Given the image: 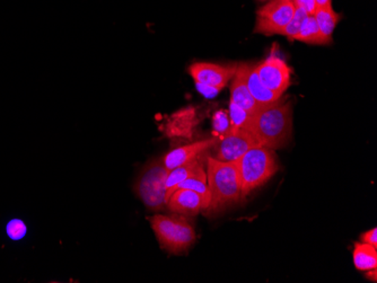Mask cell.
I'll list each match as a JSON object with an SVG mask.
<instances>
[{
  "instance_id": "1",
  "label": "cell",
  "mask_w": 377,
  "mask_h": 283,
  "mask_svg": "<svg viewBox=\"0 0 377 283\" xmlns=\"http://www.w3.org/2000/svg\"><path fill=\"white\" fill-rule=\"evenodd\" d=\"M244 130L252 133L260 146L272 151L288 145L292 137V105L287 100L265 105L251 115Z\"/></svg>"
},
{
  "instance_id": "2",
  "label": "cell",
  "mask_w": 377,
  "mask_h": 283,
  "mask_svg": "<svg viewBox=\"0 0 377 283\" xmlns=\"http://www.w3.org/2000/svg\"><path fill=\"white\" fill-rule=\"evenodd\" d=\"M207 183L210 193V204L206 210L207 213H219L242 200L235 160L221 162L214 157H208Z\"/></svg>"
},
{
  "instance_id": "3",
  "label": "cell",
  "mask_w": 377,
  "mask_h": 283,
  "mask_svg": "<svg viewBox=\"0 0 377 283\" xmlns=\"http://www.w3.org/2000/svg\"><path fill=\"white\" fill-rule=\"evenodd\" d=\"M239 175L241 198L267 183L278 171L277 158L270 148L257 146L251 148L235 160Z\"/></svg>"
},
{
  "instance_id": "4",
  "label": "cell",
  "mask_w": 377,
  "mask_h": 283,
  "mask_svg": "<svg viewBox=\"0 0 377 283\" xmlns=\"http://www.w3.org/2000/svg\"><path fill=\"white\" fill-rule=\"evenodd\" d=\"M151 224L159 244L170 253H184L195 243V229L182 215H155Z\"/></svg>"
},
{
  "instance_id": "5",
  "label": "cell",
  "mask_w": 377,
  "mask_h": 283,
  "mask_svg": "<svg viewBox=\"0 0 377 283\" xmlns=\"http://www.w3.org/2000/svg\"><path fill=\"white\" fill-rule=\"evenodd\" d=\"M168 171L162 158L154 160L144 169L137 182L136 192L146 207L159 210L166 204V178Z\"/></svg>"
},
{
  "instance_id": "6",
  "label": "cell",
  "mask_w": 377,
  "mask_h": 283,
  "mask_svg": "<svg viewBox=\"0 0 377 283\" xmlns=\"http://www.w3.org/2000/svg\"><path fill=\"white\" fill-rule=\"evenodd\" d=\"M292 0H272L257 12L254 33L263 36L281 34L294 16Z\"/></svg>"
},
{
  "instance_id": "7",
  "label": "cell",
  "mask_w": 377,
  "mask_h": 283,
  "mask_svg": "<svg viewBox=\"0 0 377 283\" xmlns=\"http://www.w3.org/2000/svg\"><path fill=\"white\" fill-rule=\"evenodd\" d=\"M256 71L261 83L280 98L290 86L292 70L286 62L274 54L256 66Z\"/></svg>"
},
{
  "instance_id": "8",
  "label": "cell",
  "mask_w": 377,
  "mask_h": 283,
  "mask_svg": "<svg viewBox=\"0 0 377 283\" xmlns=\"http://www.w3.org/2000/svg\"><path fill=\"white\" fill-rule=\"evenodd\" d=\"M260 146L256 137L248 130L228 131L219 137V142L214 146L216 151L215 160L221 162H234L246 153L251 148Z\"/></svg>"
},
{
  "instance_id": "9",
  "label": "cell",
  "mask_w": 377,
  "mask_h": 283,
  "mask_svg": "<svg viewBox=\"0 0 377 283\" xmlns=\"http://www.w3.org/2000/svg\"><path fill=\"white\" fill-rule=\"evenodd\" d=\"M236 69L237 65L221 66L210 62H197L188 68V72L197 85L206 86L221 92L232 80Z\"/></svg>"
},
{
  "instance_id": "10",
  "label": "cell",
  "mask_w": 377,
  "mask_h": 283,
  "mask_svg": "<svg viewBox=\"0 0 377 283\" xmlns=\"http://www.w3.org/2000/svg\"><path fill=\"white\" fill-rule=\"evenodd\" d=\"M217 142H219V137L215 136L214 138L205 139L200 142H192L188 145L172 149L162 158L164 166L168 171H172L179 166L199 160L201 153H206L208 149H212Z\"/></svg>"
},
{
  "instance_id": "11",
  "label": "cell",
  "mask_w": 377,
  "mask_h": 283,
  "mask_svg": "<svg viewBox=\"0 0 377 283\" xmlns=\"http://www.w3.org/2000/svg\"><path fill=\"white\" fill-rule=\"evenodd\" d=\"M230 102H233L235 105L244 109L245 112L250 115L256 114L260 109H263V105H260L253 96L249 92L246 84H245V69L244 63L237 65L235 75L232 78V86H230Z\"/></svg>"
},
{
  "instance_id": "12",
  "label": "cell",
  "mask_w": 377,
  "mask_h": 283,
  "mask_svg": "<svg viewBox=\"0 0 377 283\" xmlns=\"http://www.w3.org/2000/svg\"><path fill=\"white\" fill-rule=\"evenodd\" d=\"M166 204L171 211L182 215H195L206 209L200 195L188 189L175 190L166 201Z\"/></svg>"
},
{
  "instance_id": "13",
  "label": "cell",
  "mask_w": 377,
  "mask_h": 283,
  "mask_svg": "<svg viewBox=\"0 0 377 283\" xmlns=\"http://www.w3.org/2000/svg\"><path fill=\"white\" fill-rule=\"evenodd\" d=\"M244 69L246 87H248L251 95L253 96L254 100H257L260 105H263V107L270 105L281 98L261 83V80L258 77L257 71H256V66L244 63Z\"/></svg>"
},
{
  "instance_id": "14",
  "label": "cell",
  "mask_w": 377,
  "mask_h": 283,
  "mask_svg": "<svg viewBox=\"0 0 377 283\" xmlns=\"http://www.w3.org/2000/svg\"><path fill=\"white\" fill-rule=\"evenodd\" d=\"M197 123L195 112L193 109H181L170 118L166 131L168 136L186 137L191 138L192 130Z\"/></svg>"
},
{
  "instance_id": "15",
  "label": "cell",
  "mask_w": 377,
  "mask_h": 283,
  "mask_svg": "<svg viewBox=\"0 0 377 283\" xmlns=\"http://www.w3.org/2000/svg\"><path fill=\"white\" fill-rule=\"evenodd\" d=\"M318 24V30L327 40L332 41V34L336 30L337 25L341 21L342 15L330 6L318 7L316 13L313 14Z\"/></svg>"
},
{
  "instance_id": "16",
  "label": "cell",
  "mask_w": 377,
  "mask_h": 283,
  "mask_svg": "<svg viewBox=\"0 0 377 283\" xmlns=\"http://www.w3.org/2000/svg\"><path fill=\"white\" fill-rule=\"evenodd\" d=\"M294 40L311 45H327L332 43L331 40H327V38L322 36V33L318 30L316 18L313 15H309L304 20L300 32L296 34Z\"/></svg>"
},
{
  "instance_id": "17",
  "label": "cell",
  "mask_w": 377,
  "mask_h": 283,
  "mask_svg": "<svg viewBox=\"0 0 377 283\" xmlns=\"http://www.w3.org/2000/svg\"><path fill=\"white\" fill-rule=\"evenodd\" d=\"M201 162L199 160H193V162H188L184 165L179 166L177 169H172L168 173V178H166V201L170 198V195L173 193L174 190L179 184L182 183L183 181H186L188 177L195 175L198 169L201 167Z\"/></svg>"
},
{
  "instance_id": "18",
  "label": "cell",
  "mask_w": 377,
  "mask_h": 283,
  "mask_svg": "<svg viewBox=\"0 0 377 283\" xmlns=\"http://www.w3.org/2000/svg\"><path fill=\"white\" fill-rule=\"evenodd\" d=\"M177 189H188L195 191V193L200 195L205 204V211L208 209L210 204V193L209 189H208V183H207V173L205 171L204 167L201 166L200 169H198L197 173L195 175L186 178V181H183L182 183L175 188ZM174 190V191H175Z\"/></svg>"
},
{
  "instance_id": "19",
  "label": "cell",
  "mask_w": 377,
  "mask_h": 283,
  "mask_svg": "<svg viewBox=\"0 0 377 283\" xmlns=\"http://www.w3.org/2000/svg\"><path fill=\"white\" fill-rule=\"evenodd\" d=\"M354 264L358 271H369L376 268V248L365 243H357L354 250Z\"/></svg>"
},
{
  "instance_id": "20",
  "label": "cell",
  "mask_w": 377,
  "mask_h": 283,
  "mask_svg": "<svg viewBox=\"0 0 377 283\" xmlns=\"http://www.w3.org/2000/svg\"><path fill=\"white\" fill-rule=\"evenodd\" d=\"M228 116H230V131H236L244 129L251 115L235 105L233 102H230Z\"/></svg>"
},
{
  "instance_id": "21",
  "label": "cell",
  "mask_w": 377,
  "mask_h": 283,
  "mask_svg": "<svg viewBox=\"0 0 377 283\" xmlns=\"http://www.w3.org/2000/svg\"><path fill=\"white\" fill-rule=\"evenodd\" d=\"M306 13L304 12L303 9L295 8L294 16L289 22L288 25L285 27V30L281 32L280 36H285V38H289V40H294L295 36L300 32L302 24H303L304 20L307 17Z\"/></svg>"
},
{
  "instance_id": "22",
  "label": "cell",
  "mask_w": 377,
  "mask_h": 283,
  "mask_svg": "<svg viewBox=\"0 0 377 283\" xmlns=\"http://www.w3.org/2000/svg\"><path fill=\"white\" fill-rule=\"evenodd\" d=\"M212 127L215 130L216 137H223L230 131V116L224 109L216 112L212 118Z\"/></svg>"
},
{
  "instance_id": "23",
  "label": "cell",
  "mask_w": 377,
  "mask_h": 283,
  "mask_svg": "<svg viewBox=\"0 0 377 283\" xmlns=\"http://www.w3.org/2000/svg\"><path fill=\"white\" fill-rule=\"evenodd\" d=\"M6 231L9 238L18 240L27 235V224H24L20 219H13L12 222H9L7 224Z\"/></svg>"
},
{
  "instance_id": "24",
  "label": "cell",
  "mask_w": 377,
  "mask_h": 283,
  "mask_svg": "<svg viewBox=\"0 0 377 283\" xmlns=\"http://www.w3.org/2000/svg\"><path fill=\"white\" fill-rule=\"evenodd\" d=\"M292 1L295 8L303 9L307 15H313L318 8L316 0H292Z\"/></svg>"
},
{
  "instance_id": "25",
  "label": "cell",
  "mask_w": 377,
  "mask_h": 283,
  "mask_svg": "<svg viewBox=\"0 0 377 283\" xmlns=\"http://www.w3.org/2000/svg\"><path fill=\"white\" fill-rule=\"evenodd\" d=\"M360 240L362 243L369 244V245L373 246V247L377 248V230L376 228L366 231L360 236Z\"/></svg>"
},
{
  "instance_id": "26",
  "label": "cell",
  "mask_w": 377,
  "mask_h": 283,
  "mask_svg": "<svg viewBox=\"0 0 377 283\" xmlns=\"http://www.w3.org/2000/svg\"><path fill=\"white\" fill-rule=\"evenodd\" d=\"M198 91L201 94L205 95L206 98H214L216 95L219 94V91L217 89H210V87H206V86L197 85Z\"/></svg>"
},
{
  "instance_id": "27",
  "label": "cell",
  "mask_w": 377,
  "mask_h": 283,
  "mask_svg": "<svg viewBox=\"0 0 377 283\" xmlns=\"http://www.w3.org/2000/svg\"><path fill=\"white\" fill-rule=\"evenodd\" d=\"M316 3L318 7L330 6L332 5V0H316Z\"/></svg>"
},
{
  "instance_id": "28",
  "label": "cell",
  "mask_w": 377,
  "mask_h": 283,
  "mask_svg": "<svg viewBox=\"0 0 377 283\" xmlns=\"http://www.w3.org/2000/svg\"><path fill=\"white\" fill-rule=\"evenodd\" d=\"M376 268H373V270H369V273H367V277H369V279H371V281H373V282H376Z\"/></svg>"
}]
</instances>
